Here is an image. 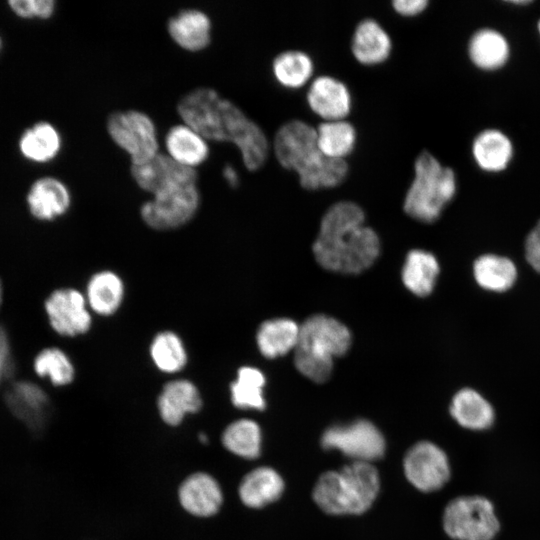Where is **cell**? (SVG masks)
Here are the masks:
<instances>
[{"label": "cell", "instance_id": "52a82bcc", "mask_svg": "<svg viewBox=\"0 0 540 540\" xmlns=\"http://www.w3.org/2000/svg\"><path fill=\"white\" fill-rule=\"evenodd\" d=\"M443 528L454 540H493L500 522L492 502L478 495L451 500L443 513Z\"/></svg>", "mask_w": 540, "mask_h": 540}, {"label": "cell", "instance_id": "ab89813d", "mask_svg": "<svg viewBox=\"0 0 540 540\" xmlns=\"http://www.w3.org/2000/svg\"><path fill=\"white\" fill-rule=\"evenodd\" d=\"M11 369L10 348L5 331L0 328V382L9 374Z\"/></svg>", "mask_w": 540, "mask_h": 540}, {"label": "cell", "instance_id": "30bf717a", "mask_svg": "<svg viewBox=\"0 0 540 540\" xmlns=\"http://www.w3.org/2000/svg\"><path fill=\"white\" fill-rule=\"evenodd\" d=\"M320 442L326 450H338L354 461L368 463L382 458L386 449L381 431L365 419L327 428Z\"/></svg>", "mask_w": 540, "mask_h": 540}, {"label": "cell", "instance_id": "83f0119b", "mask_svg": "<svg viewBox=\"0 0 540 540\" xmlns=\"http://www.w3.org/2000/svg\"><path fill=\"white\" fill-rule=\"evenodd\" d=\"M155 368L164 374H177L188 364V351L181 336L172 330L157 332L149 344Z\"/></svg>", "mask_w": 540, "mask_h": 540}, {"label": "cell", "instance_id": "4316f807", "mask_svg": "<svg viewBox=\"0 0 540 540\" xmlns=\"http://www.w3.org/2000/svg\"><path fill=\"white\" fill-rule=\"evenodd\" d=\"M440 268L436 257L425 250H411L402 269V281L405 287L419 297H425L433 291Z\"/></svg>", "mask_w": 540, "mask_h": 540}, {"label": "cell", "instance_id": "9c48e42d", "mask_svg": "<svg viewBox=\"0 0 540 540\" xmlns=\"http://www.w3.org/2000/svg\"><path fill=\"white\" fill-rule=\"evenodd\" d=\"M106 128L112 141L129 155L131 165L145 163L159 153L156 126L142 111H115L108 116Z\"/></svg>", "mask_w": 540, "mask_h": 540}, {"label": "cell", "instance_id": "b9f144b4", "mask_svg": "<svg viewBox=\"0 0 540 540\" xmlns=\"http://www.w3.org/2000/svg\"><path fill=\"white\" fill-rule=\"evenodd\" d=\"M198 440H199L202 444H207V443L209 442V438H208V436L206 435V433H204V432L199 433V435H198Z\"/></svg>", "mask_w": 540, "mask_h": 540}, {"label": "cell", "instance_id": "7a4b0ae2", "mask_svg": "<svg viewBox=\"0 0 540 540\" xmlns=\"http://www.w3.org/2000/svg\"><path fill=\"white\" fill-rule=\"evenodd\" d=\"M313 253L326 270L358 274L378 258L380 240L376 232L365 225L363 209L353 201L343 200L324 213Z\"/></svg>", "mask_w": 540, "mask_h": 540}, {"label": "cell", "instance_id": "60d3db41", "mask_svg": "<svg viewBox=\"0 0 540 540\" xmlns=\"http://www.w3.org/2000/svg\"><path fill=\"white\" fill-rule=\"evenodd\" d=\"M222 175L230 187L236 188L239 185V174L232 165L226 164L222 170Z\"/></svg>", "mask_w": 540, "mask_h": 540}, {"label": "cell", "instance_id": "836d02e7", "mask_svg": "<svg viewBox=\"0 0 540 540\" xmlns=\"http://www.w3.org/2000/svg\"><path fill=\"white\" fill-rule=\"evenodd\" d=\"M473 154L482 169L499 171L506 167L511 158V142L498 130H485L476 137Z\"/></svg>", "mask_w": 540, "mask_h": 540}, {"label": "cell", "instance_id": "603a6c76", "mask_svg": "<svg viewBox=\"0 0 540 540\" xmlns=\"http://www.w3.org/2000/svg\"><path fill=\"white\" fill-rule=\"evenodd\" d=\"M167 155L181 165L196 168L209 156L207 140L186 124L169 128L165 136Z\"/></svg>", "mask_w": 540, "mask_h": 540}, {"label": "cell", "instance_id": "f35d334b", "mask_svg": "<svg viewBox=\"0 0 540 540\" xmlns=\"http://www.w3.org/2000/svg\"><path fill=\"white\" fill-rule=\"evenodd\" d=\"M428 5L427 0H394L392 6L401 15L413 16L422 12Z\"/></svg>", "mask_w": 540, "mask_h": 540}, {"label": "cell", "instance_id": "5b68a950", "mask_svg": "<svg viewBox=\"0 0 540 540\" xmlns=\"http://www.w3.org/2000/svg\"><path fill=\"white\" fill-rule=\"evenodd\" d=\"M351 343L350 330L343 323L324 314L312 315L299 327L295 367L311 381L324 383L331 377L334 358L346 354Z\"/></svg>", "mask_w": 540, "mask_h": 540}, {"label": "cell", "instance_id": "7402d4cb", "mask_svg": "<svg viewBox=\"0 0 540 540\" xmlns=\"http://www.w3.org/2000/svg\"><path fill=\"white\" fill-rule=\"evenodd\" d=\"M284 481L279 473L270 467H258L247 473L238 488L242 503L250 508H262L282 495Z\"/></svg>", "mask_w": 540, "mask_h": 540}, {"label": "cell", "instance_id": "d6986e66", "mask_svg": "<svg viewBox=\"0 0 540 540\" xmlns=\"http://www.w3.org/2000/svg\"><path fill=\"white\" fill-rule=\"evenodd\" d=\"M212 23L209 16L198 9H184L167 22V32L182 49L198 52L211 42Z\"/></svg>", "mask_w": 540, "mask_h": 540}, {"label": "cell", "instance_id": "ffe728a7", "mask_svg": "<svg viewBox=\"0 0 540 540\" xmlns=\"http://www.w3.org/2000/svg\"><path fill=\"white\" fill-rule=\"evenodd\" d=\"M85 297L91 312L102 317L112 316L123 304L124 281L115 271H96L87 281Z\"/></svg>", "mask_w": 540, "mask_h": 540}, {"label": "cell", "instance_id": "1f68e13d", "mask_svg": "<svg viewBox=\"0 0 540 540\" xmlns=\"http://www.w3.org/2000/svg\"><path fill=\"white\" fill-rule=\"evenodd\" d=\"M313 72V60L301 50H285L276 55L272 62V73L275 79L287 88H299L305 85Z\"/></svg>", "mask_w": 540, "mask_h": 540}, {"label": "cell", "instance_id": "d6a6232c", "mask_svg": "<svg viewBox=\"0 0 540 540\" xmlns=\"http://www.w3.org/2000/svg\"><path fill=\"white\" fill-rule=\"evenodd\" d=\"M223 446L236 456L255 459L260 455L262 435L259 425L251 419L231 422L222 433Z\"/></svg>", "mask_w": 540, "mask_h": 540}, {"label": "cell", "instance_id": "8d00e7d4", "mask_svg": "<svg viewBox=\"0 0 540 540\" xmlns=\"http://www.w3.org/2000/svg\"><path fill=\"white\" fill-rule=\"evenodd\" d=\"M8 5L14 14L26 19H48L56 9L53 0H10Z\"/></svg>", "mask_w": 540, "mask_h": 540}, {"label": "cell", "instance_id": "ba28073f", "mask_svg": "<svg viewBox=\"0 0 540 540\" xmlns=\"http://www.w3.org/2000/svg\"><path fill=\"white\" fill-rule=\"evenodd\" d=\"M200 206L197 183L177 184L152 195L140 207L142 221L151 229L168 231L187 224Z\"/></svg>", "mask_w": 540, "mask_h": 540}, {"label": "cell", "instance_id": "e575fe53", "mask_svg": "<svg viewBox=\"0 0 540 540\" xmlns=\"http://www.w3.org/2000/svg\"><path fill=\"white\" fill-rule=\"evenodd\" d=\"M469 54L475 65L483 69H495L506 62L509 48L506 39L500 33L482 29L472 36Z\"/></svg>", "mask_w": 540, "mask_h": 540}, {"label": "cell", "instance_id": "d4e9b609", "mask_svg": "<svg viewBox=\"0 0 540 540\" xmlns=\"http://www.w3.org/2000/svg\"><path fill=\"white\" fill-rule=\"evenodd\" d=\"M18 147L27 160L46 163L59 154L62 138L53 124L40 121L25 129L19 138Z\"/></svg>", "mask_w": 540, "mask_h": 540}, {"label": "cell", "instance_id": "e0dca14e", "mask_svg": "<svg viewBox=\"0 0 540 540\" xmlns=\"http://www.w3.org/2000/svg\"><path fill=\"white\" fill-rule=\"evenodd\" d=\"M178 497L182 507L198 517L216 514L223 502V494L217 480L208 473L195 472L180 485Z\"/></svg>", "mask_w": 540, "mask_h": 540}, {"label": "cell", "instance_id": "7bdbcfd3", "mask_svg": "<svg viewBox=\"0 0 540 540\" xmlns=\"http://www.w3.org/2000/svg\"><path fill=\"white\" fill-rule=\"evenodd\" d=\"M510 2H511V3H514V4H526V3H529V1H526V0H524V1H522V0H521V1H519V0H514V1H510Z\"/></svg>", "mask_w": 540, "mask_h": 540}, {"label": "cell", "instance_id": "5bb4252c", "mask_svg": "<svg viewBox=\"0 0 540 540\" xmlns=\"http://www.w3.org/2000/svg\"><path fill=\"white\" fill-rule=\"evenodd\" d=\"M202 406L200 390L186 378L166 382L157 397L159 416L169 426H178L188 414L199 412Z\"/></svg>", "mask_w": 540, "mask_h": 540}, {"label": "cell", "instance_id": "f546056e", "mask_svg": "<svg viewBox=\"0 0 540 540\" xmlns=\"http://www.w3.org/2000/svg\"><path fill=\"white\" fill-rule=\"evenodd\" d=\"M266 379L261 370L253 366H242L237 370L234 381L229 385L230 400L239 409L264 410L266 401L263 388Z\"/></svg>", "mask_w": 540, "mask_h": 540}, {"label": "cell", "instance_id": "3957f363", "mask_svg": "<svg viewBox=\"0 0 540 540\" xmlns=\"http://www.w3.org/2000/svg\"><path fill=\"white\" fill-rule=\"evenodd\" d=\"M273 149L281 166L297 173L304 189L333 188L347 178L345 159L324 155L317 144L316 128L303 120L282 124L275 133Z\"/></svg>", "mask_w": 540, "mask_h": 540}, {"label": "cell", "instance_id": "4dcf8cb0", "mask_svg": "<svg viewBox=\"0 0 540 540\" xmlns=\"http://www.w3.org/2000/svg\"><path fill=\"white\" fill-rule=\"evenodd\" d=\"M317 144L324 155L345 159L356 143L357 133L346 119L324 120L316 128Z\"/></svg>", "mask_w": 540, "mask_h": 540}, {"label": "cell", "instance_id": "f6af8a7d", "mask_svg": "<svg viewBox=\"0 0 540 540\" xmlns=\"http://www.w3.org/2000/svg\"><path fill=\"white\" fill-rule=\"evenodd\" d=\"M1 47H2V40H1V37H0V50H1Z\"/></svg>", "mask_w": 540, "mask_h": 540}, {"label": "cell", "instance_id": "8992f818", "mask_svg": "<svg viewBox=\"0 0 540 540\" xmlns=\"http://www.w3.org/2000/svg\"><path fill=\"white\" fill-rule=\"evenodd\" d=\"M455 191L453 170L442 166L430 152L423 151L414 162V178L404 198V211L417 221L432 223L440 217Z\"/></svg>", "mask_w": 540, "mask_h": 540}, {"label": "cell", "instance_id": "d590c367", "mask_svg": "<svg viewBox=\"0 0 540 540\" xmlns=\"http://www.w3.org/2000/svg\"><path fill=\"white\" fill-rule=\"evenodd\" d=\"M34 370L56 386H66L75 378V367L69 356L61 349H43L34 359Z\"/></svg>", "mask_w": 540, "mask_h": 540}, {"label": "cell", "instance_id": "ac0fdd59", "mask_svg": "<svg viewBox=\"0 0 540 540\" xmlns=\"http://www.w3.org/2000/svg\"><path fill=\"white\" fill-rule=\"evenodd\" d=\"M5 399L14 416L32 431L39 432L44 428L50 404L48 396L38 385L28 381L17 382L7 391Z\"/></svg>", "mask_w": 540, "mask_h": 540}, {"label": "cell", "instance_id": "8fae6325", "mask_svg": "<svg viewBox=\"0 0 540 540\" xmlns=\"http://www.w3.org/2000/svg\"><path fill=\"white\" fill-rule=\"evenodd\" d=\"M407 480L419 491L433 492L450 478L446 453L435 443L419 441L408 449L403 460Z\"/></svg>", "mask_w": 540, "mask_h": 540}, {"label": "cell", "instance_id": "9a60e30c", "mask_svg": "<svg viewBox=\"0 0 540 540\" xmlns=\"http://www.w3.org/2000/svg\"><path fill=\"white\" fill-rule=\"evenodd\" d=\"M306 99L310 109L323 120L345 119L352 103L346 84L329 75H321L313 79Z\"/></svg>", "mask_w": 540, "mask_h": 540}, {"label": "cell", "instance_id": "6da1fadb", "mask_svg": "<svg viewBox=\"0 0 540 540\" xmlns=\"http://www.w3.org/2000/svg\"><path fill=\"white\" fill-rule=\"evenodd\" d=\"M183 123L207 141L231 142L237 146L249 171L267 160L269 142L262 128L229 99L212 88H195L177 104Z\"/></svg>", "mask_w": 540, "mask_h": 540}, {"label": "cell", "instance_id": "4fadbf2b", "mask_svg": "<svg viewBox=\"0 0 540 540\" xmlns=\"http://www.w3.org/2000/svg\"><path fill=\"white\" fill-rule=\"evenodd\" d=\"M130 170L139 188L152 195L173 185L197 183L198 180L196 169L181 165L161 153L145 163L131 165Z\"/></svg>", "mask_w": 540, "mask_h": 540}, {"label": "cell", "instance_id": "cb8c5ba5", "mask_svg": "<svg viewBox=\"0 0 540 540\" xmlns=\"http://www.w3.org/2000/svg\"><path fill=\"white\" fill-rule=\"evenodd\" d=\"M450 414L460 426L474 431L490 428L495 419L489 401L471 388H463L453 396Z\"/></svg>", "mask_w": 540, "mask_h": 540}, {"label": "cell", "instance_id": "f1b7e54d", "mask_svg": "<svg viewBox=\"0 0 540 540\" xmlns=\"http://www.w3.org/2000/svg\"><path fill=\"white\" fill-rule=\"evenodd\" d=\"M477 284L488 291L505 292L517 279V268L512 260L496 254H484L473 264Z\"/></svg>", "mask_w": 540, "mask_h": 540}, {"label": "cell", "instance_id": "44dd1931", "mask_svg": "<svg viewBox=\"0 0 540 540\" xmlns=\"http://www.w3.org/2000/svg\"><path fill=\"white\" fill-rule=\"evenodd\" d=\"M391 49L390 35L375 19L365 18L356 25L351 51L360 63L379 64L389 57Z\"/></svg>", "mask_w": 540, "mask_h": 540}, {"label": "cell", "instance_id": "ee69618b", "mask_svg": "<svg viewBox=\"0 0 540 540\" xmlns=\"http://www.w3.org/2000/svg\"><path fill=\"white\" fill-rule=\"evenodd\" d=\"M1 302H2V285L0 281V305H1Z\"/></svg>", "mask_w": 540, "mask_h": 540}, {"label": "cell", "instance_id": "484cf974", "mask_svg": "<svg viewBox=\"0 0 540 540\" xmlns=\"http://www.w3.org/2000/svg\"><path fill=\"white\" fill-rule=\"evenodd\" d=\"M298 324L288 318H275L260 324L256 333L259 352L268 359L283 356L294 350L299 336Z\"/></svg>", "mask_w": 540, "mask_h": 540}, {"label": "cell", "instance_id": "277c9868", "mask_svg": "<svg viewBox=\"0 0 540 540\" xmlns=\"http://www.w3.org/2000/svg\"><path fill=\"white\" fill-rule=\"evenodd\" d=\"M380 489L377 469L368 462L353 461L339 470L327 471L317 480L312 497L330 515H358L374 503Z\"/></svg>", "mask_w": 540, "mask_h": 540}, {"label": "cell", "instance_id": "bcb514c9", "mask_svg": "<svg viewBox=\"0 0 540 540\" xmlns=\"http://www.w3.org/2000/svg\"><path fill=\"white\" fill-rule=\"evenodd\" d=\"M539 30H540V22H539Z\"/></svg>", "mask_w": 540, "mask_h": 540}, {"label": "cell", "instance_id": "74e56055", "mask_svg": "<svg viewBox=\"0 0 540 540\" xmlns=\"http://www.w3.org/2000/svg\"><path fill=\"white\" fill-rule=\"evenodd\" d=\"M524 247L528 264L540 273V220L527 235Z\"/></svg>", "mask_w": 540, "mask_h": 540}, {"label": "cell", "instance_id": "7c38bea8", "mask_svg": "<svg viewBox=\"0 0 540 540\" xmlns=\"http://www.w3.org/2000/svg\"><path fill=\"white\" fill-rule=\"evenodd\" d=\"M52 329L61 336L76 337L92 327V315L85 294L75 288L54 290L45 301Z\"/></svg>", "mask_w": 540, "mask_h": 540}, {"label": "cell", "instance_id": "2e32d148", "mask_svg": "<svg viewBox=\"0 0 540 540\" xmlns=\"http://www.w3.org/2000/svg\"><path fill=\"white\" fill-rule=\"evenodd\" d=\"M71 201L67 185L53 176L36 179L26 196L31 215L42 221H52L64 215L69 210Z\"/></svg>", "mask_w": 540, "mask_h": 540}]
</instances>
